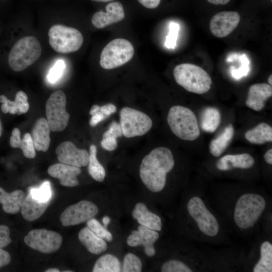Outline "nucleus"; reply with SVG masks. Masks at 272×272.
<instances>
[{"mask_svg": "<svg viewBox=\"0 0 272 272\" xmlns=\"http://www.w3.org/2000/svg\"><path fill=\"white\" fill-rule=\"evenodd\" d=\"M240 21V16L236 12H221L215 14L211 19L210 30L215 37L224 38L236 28Z\"/></svg>", "mask_w": 272, "mask_h": 272, "instance_id": "13", "label": "nucleus"}, {"mask_svg": "<svg viewBox=\"0 0 272 272\" xmlns=\"http://www.w3.org/2000/svg\"><path fill=\"white\" fill-rule=\"evenodd\" d=\"M64 271V272H69H69H72L73 271H72V270H64V271Z\"/></svg>", "mask_w": 272, "mask_h": 272, "instance_id": "56", "label": "nucleus"}, {"mask_svg": "<svg viewBox=\"0 0 272 272\" xmlns=\"http://www.w3.org/2000/svg\"><path fill=\"white\" fill-rule=\"evenodd\" d=\"M50 128L44 117L38 118L34 124L31 131V137L35 150L46 152L50 145Z\"/></svg>", "mask_w": 272, "mask_h": 272, "instance_id": "18", "label": "nucleus"}, {"mask_svg": "<svg viewBox=\"0 0 272 272\" xmlns=\"http://www.w3.org/2000/svg\"><path fill=\"white\" fill-rule=\"evenodd\" d=\"M221 115L219 110L213 107L206 108L200 115V126L203 130L213 132L219 126Z\"/></svg>", "mask_w": 272, "mask_h": 272, "instance_id": "28", "label": "nucleus"}, {"mask_svg": "<svg viewBox=\"0 0 272 272\" xmlns=\"http://www.w3.org/2000/svg\"><path fill=\"white\" fill-rule=\"evenodd\" d=\"M173 75L176 83L187 91L203 94L211 89L212 79L201 67L191 63H181L176 66Z\"/></svg>", "mask_w": 272, "mask_h": 272, "instance_id": "2", "label": "nucleus"}, {"mask_svg": "<svg viewBox=\"0 0 272 272\" xmlns=\"http://www.w3.org/2000/svg\"><path fill=\"white\" fill-rule=\"evenodd\" d=\"M106 118L107 117L105 115L98 111L92 115L89 124L91 126L94 127Z\"/></svg>", "mask_w": 272, "mask_h": 272, "instance_id": "46", "label": "nucleus"}, {"mask_svg": "<svg viewBox=\"0 0 272 272\" xmlns=\"http://www.w3.org/2000/svg\"><path fill=\"white\" fill-rule=\"evenodd\" d=\"M240 60L241 66L238 69L232 68L231 74L235 79H240L243 77L246 76L249 71V61L245 54L241 55Z\"/></svg>", "mask_w": 272, "mask_h": 272, "instance_id": "38", "label": "nucleus"}, {"mask_svg": "<svg viewBox=\"0 0 272 272\" xmlns=\"http://www.w3.org/2000/svg\"><path fill=\"white\" fill-rule=\"evenodd\" d=\"M93 272L121 271V264L118 259L114 255L105 254L100 256L95 262Z\"/></svg>", "mask_w": 272, "mask_h": 272, "instance_id": "29", "label": "nucleus"}, {"mask_svg": "<svg viewBox=\"0 0 272 272\" xmlns=\"http://www.w3.org/2000/svg\"><path fill=\"white\" fill-rule=\"evenodd\" d=\"M81 172L79 167L60 162L50 166L47 170L50 176L59 179L60 184L66 187H75L79 184L77 176Z\"/></svg>", "mask_w": 272, "mask_h": 272, "instance_id": "16", "label": "nucleus"}, {"mask_svg": "<svg viewBox=\"0 0 272 272\" xmlns=\"http://www.w3.org/2000/svg\"><path fill=\"white\" fill-rule=\"evenodd\" d=\"M103 134L111 135L116 139L118 137H121L123 136V133L120 123L115 121H112L108 129Z\"/></svg>", "mask_w": 272, "mask_h": 272, "instance_id": "43", "label": "nucleus"}, {"mask_svg": "<svg viewBox=\"0 0 272 272\" xmlns=\"http://www.w3.org/2000/svg\"><path fill=\"white\" fill-rule=\"evenodd\" d=\"M88 172L90 176L96 181L102 182L105 179L106 172L104 167L97 158V148L95 145L90 147Z\"/></svg>", "mask_w": 272, "mask_h": 272, "instance_id": "30", "label": "nucleus"}, {"mask_svg": "<svg viewBox=\"0 0 272 272\" xmlns=\"http://www.w3.org/2000/svg\"><path fill=\"white\" fill-rule=\"evenodd\" d=\"M245 139L254 144L261 145L272 141V128L267 123L261 122L255 127L247 130Z\"/></svg>", "mask_w": 272, "mask_h": 272, "instance_id": "27", "label": "nucleus"}, {"mask_svg": "<svg viewBox=\"0 0 272 272\" xmlns=\"http://www.w3.org/2000/svg\"><path fill=\"white\" fill-rule=\"evenodd\" d=\"M162 272H191L185 264L177 260H170L165 262L161 268Z\"/></svg>", "mask_w": 272, "mask_h": 272, "instance_id": "36", "label": "nucleus"}, {"mask_svg": "<svg viewBox=\"0 0 272 272\" xmlns=\"http://www.w3.org/2000/svg\"><path fill=\"white\" fill-rule=\"evenodd\" d=\"M265 161L269 164H272V149H269L264 155Z\"/></svg>", "mask_w": 272, "mask_h": 272, "instance_id": "49", "label": "nucleus"}, {"mask_svg": "<svg viewBox=\"0 0 272 272\" xmlns=\"http://www.w3.org/2000/svg\"><path fill=\"white\" fill-rule=\"evenodd\" d=\"M100 143L102 147L108 151H114L117 147L116 138L111 135L103 134Z\"/></svg>", "mask_w": 272, "mask_h": 272, "instance_id": "41", "label": "nucleus"}, {"mask_svg": "<svg viewBox=\"0 0 272 272\" xmlns=\"http://www.w3.org/2000/svg\"><path fill=\"white\" fill-rule=\"evenodd\" d=\"M28 97L23 91L17 92L15 100L9 99L4 95H0L1 111L4 113H10L12 114L21 115L26 113L29 109V104L27 101Z\"/></svg>", "mask_w": 272, "mask_h": 272, "instance_id": "21", "label": "nucleus"}, {"mask_svg": "<svg viewBox=\"0 0 272 272\" xmlns=\"http://www.w3.org/2000/svg\"><path fill=\"white\" fill-rule=\"evenodd\" d=\"M179 25L174 22H170L169 24V32L166 36L165 45L169 49H174L176 45Z\"/></svg>", "mask_w": 272, "mask_h": 272, "instance_id": "37", "label": "nucleus"}, {"mask_svg": "<svg viewBox=\"0 0 272 272\" xmlns=\"http://www.w3.org/2000/svg\"><path fill=\"white\" fill-rule=\"evenodd\" d=\"M98 207L92 202L83 200L66 208L60 216L63 226H74L87 222L98 214Z\"/></svg>", "mask_w": 272, "mask_h": 272, "instance_id": "12", "label": "nucleus"}, {"mask_svg": "<svg viewBox=\"0 0 272 272\" xmlns=\"http://www.w3.org/2000/svg\"><path fill=\"white\" fill-rule=\"evenodd\" d=\"M234 134L233 126L229 124L218 137L211 141L209 145L210 153L215 157L221 155L230 144Z\"/></svg>", "mask_w": 272, "mask_h": 272, "instance_id": "26", "label": "nucleus"}, {"mask_svg": "<svg viewBox=\"0 0 272 272\" xmlns=\"http://www.w3.org/2000/svg\"><path fill=\"white\" fill-rule=\"evenodd\" d=\"M66 102V96L61 90L54 91L46 101V120L52 131H61L68 124L70 116L65 109Z\"/></svg>", "mask_w": 272, "mask_h": 272, "instance_id": "9", "label": "nucleus"}, {"mask_svg": "<svg viewBox=\"0 0 272 272\" xmlns=\"http://www.w3.org/2000/svg\"><path fill=\"white\" fill-rule=\"evenodd\" d=\"M48 35L50 46L60 53L78 51L84 41L83 35L78 30L62 25L52 26L49 29Z\"/></svg>", "mask_w": 272, "mask_h": 272, "instance_id": "6", "label": "nucleus"}, {"mask_svg": "<svg viewBox=\"0 0 272 272\" xmlns=\"http://www.w3.org/2000/svg\"><path fill=\"white\" fill-rule=\"evenodd\" d=\"M268 83L269 85L271 86L272 85V75H270L267 79Z\"/></svg>", "mask_w": 272, "mask_h": 272, "instance_id": "53", "label": "nucleus"}, {"mask_svg": "<svg viewBox=\"0 0 272 272\" xmlns=\"http://www.w3.org/2000/svg\"><path fill=\"white\" fill-rule=\"evenodd\" d=\"M64 68V62L61 59L57 60L48 74V81L52 83L57 81L61 76Z\"/></svg>", "mask_w": 272, "mask_h": 272, "instance_id": "39", "label": "nucleus"}, {"mask_svg": "<svg viewBox=\"0 0 272 272\" xmlns=\"http://www.w3.org/2000/svg\"><path fill=\"white\" fill-rule=\"evenodd\" d=\"M45 272H59V270L56 268H50L45 270Z\"/></svg>", "mask_w": 272, "mask_h": 272, "instance_id": "52", "label": "nucleus"}, {"mask_svg": "<svg viewBox=\"0 0 272 272\" xmlns=\"http://www.w3.org/2000/svg\"><path fill=\"white\" fill-rule=\"evenodd\" d=\"M87 227L90 228L98 236L106 241L111 242L113 240V236L104 226L94 218L91 219L86 222Z\"/></svg>", "mask_w": 272, "mask_h": 272, "instance_id": "34", "label": "nucleus"}, {"mask_svg": "<svg viewBox=\"0 0 272 272\" xmlns=\"http://www.w3.org/2000/svg\"><path fill=\"white\" fill-rule=\"evenodd\" d=\"M210 3L215 5H225L228 4L230 0H207Z\"/></svg>", "mask_w": 272, "mask_h": 272, "instance_id": "50", "label": "nucleus"}, {"mask_svg": "<svg viewBox=\"0 0 272 272\" xmlns=\"http://www.w3.org/2000/svg\"><path fill=\"white\" fill-rule=\"evenodd\" d=\"M2 130H3L2 125V122L0 119V137H1L2 134Z\"/></svg>", "mask_w": 272, "mask_h": 272, "instance_id": "55", "label": "nucleus"}, {"mask_svg": "<svg viewBox=\"0 0 272 272\" xmlns=\"http://www.w3.org/2000/svg\"><path fill=\"white\" fill-rule=\"evenodd\" d=\"M174 166L171 151L165 147H158L151 151L142 160L140 176L144 185L150 191L158 192L164 188L167 174Z\"/></svg>", "mask_w": 272, "mask_h": 272, "instance_id": "1", "label": "nucleus"}, {"mask_svg": "<svg viewBox=\"0 0 272 272\" xmlns=\"http://www.w3.org/2000/svg\"><path fill=\"white\" fill-rule=\"evenodd\" d=\"M11 241L10 228L6 225H0V248L8 246Z\"/></svg>", "mask_w": 272, "mask_h": 272, "instance_id": "42", "label": "nucleus"}, {"mask_svg": "<svg viewBox=\"0 0 272 272\" xmlns=\"http://www.w3.org/2000/svg\"><path fill=\"white\" fill-rule=\"evenodd\" d=\"M145 7L148 9H155L158 7L161 0H138Z\"/></svg>", "mask_w": 272, "mask_h": 272, "instance_id": "47", "label": "nucleus"}, {"mask_svg": "<svg viewBox=\"0 0 272 272\" xmlns=\"http://www.w3.org/2000/svg\"><path fill=\"white\" fill-rule=\"evenodd\" d=\"M21 139L20 130L18 128H14L10 140V146L14 148H20Z\"/></svg>", "mask_w": 272, "mask_h": 272, "instance_id": "44", "label": "nucleus"}, {"mask_svg": "<svg viewBox=\"0 0 272 272\" xmlns=\"http://www.w3.org/2000/svg\"><path fill=\"white\" fill-rule=\"evenodd\" d=\"M266 206L264 199L255 193H246L238 199L234 218L237 226L246 229L252 227L258 221Z\"/></svg>", "mask_w": 272, "mask_h": 272, "instance_id": "5", "label": "nucleus"}, {"mask_svg": "<svg viewBox=\"0 0 272 272\" xmlns=\"http://www.w3.org/2000/svg\"><path fill=\"white\" fill-rule=\"evenodd\" d=\"M187 209L203 234L210 237L218 234L219 229L218 222L200 198L197 196L191 198L187 203Z\"/></svg>", "mask_w": 272, "mask_h": 272, "instance_id": "11", "label": "nucleus"}, {"mask_svg": "<svg viewBox=\"0 0 272 272\" xmlns=\"http://www.w3.org/2000/svg\"><path fill=\"white\" fill-rule=\"evenodd\" d=\"M254 272L272 271V245L264 241L260 247V258L253 268Z\"/></svg>", "mask_w": 272, "mask_h": 272, "instance_id": "31", "label": "nucleus"}, {"mask_svg": "<svg viewBox=\"0 0 272 272\" xmlns=\"http://www.w3.org/2000/svg\"><path fill=\"white\" fill-rule=\"evenodd\" d=\"M24 241L31 248L44 254H50L57 251L61 246V235L54 231L36 229L30 231Z\"/></svg>", "mask_w": 272, "mask_h": 272, "instance_id": "10", "label": "nucleus"}, {"mask_svg": "<svg viewBox=\"0 0 272 272\" xmlns=\"http://www.w3.org/2000/svg\"><path fill=\"white\" fill-rule=\"evenodd\" d=\"M125 17L123 6L119 2H112L106 6V12L99 11L94 14L91 22L94 27L102 29L122 21Z\"/></svg>", "mask_w": 272, "mask_h": 272, "instance_id": "15", "label": "nucleus"}, {"mask_svg": "<svg viewBox=\"0 0 272 272\" xmlns=\"http://www.w3.org/2000/svg\"><path fill=\"white\" fill-rule=\"evenodd\" d=\"M102 221V223L103 224L104 227L107 228V226H108V225L111 222V219L108 216H105L103 217Z\"/></svg>", "mask_w": 272, "mask_h": 272, "instance_id": "51", "label": "nucleus"}, {"mask_svg": "<svg viewBox=\"0 0 272 272\" xmlns=\"http://www.w3.org/2000/svg\"><path fill=\"white\" fill-rule=\"evenodd\" d=\"M25 196V192L22 190L9 193L0 187V203L2 205L3 210L8 214L18 213Z\"/></svg>", "mask_w": 272, "mask_h": 272, "instance_id": "25", "label": "nucleus"}, {"mask_svg": "<svg viewBox=\"0 0 272 272\" xmlns=\"http://www.w3.org/2000/svg\"><path fill=\"white\" fill-rule=\"evenodd\" d=\"M120 124L123 135L130 138L141 136L151 128V118L145 113L129 107H123L120 111Z\"/></svg>", "mask_w": 272, "mask_h": 272, "instance_id": "8", "label": "nucleus"}, {"mask_svg": "<svg viewBox=\"0 0 272 272\" xmlns=\"http://www.w3.org/2000/svg\"><path fill=\"white\" fill-rule=\"evenodd\" d=\"M78 238L88 251L92 254H100L107 249L105 240L98 236L87 226L80 231Z\"/></svg>", "mask_w": 272, "mask_h": 272, "instance_id": "23", "label": "nucleus"}, {"mask_svg": "<svg viewBox=\"0 0 272 272\" xmlns=\"http://www.w3.org/2000/svg\"><path fill=\"white\" fill-rule=\"evenodd\" d=\"M92 1L94 2H111L114 0H91Z\"/></svg>", "mask_w": 272, "mask_h": 272, "instance_id": "54", "label": "nucleus"}, {"mask_svg": "<svg viewBox=\"0 0 272 272\" xmlns=\"http://www.w3.org/2000/svg\"><path fill=\"white\" fill-rule=\"evenodd\" d=\"M271 95L272 87L269 84L258 83L252 85L249 88L246 105L255 111H260Z\"/></svg>", "mask_w": 272, "mask_h": 272, "instance_id": "17", "label": "nucleus"}, {"mask_svg": "<svg viewBox=\"0 0 272 272\" xmlns=\"http://www.w3.org/2000/svg\"><path fill=\"white\" fill-rule=\"evenodd\" d=\"M41 53L38 40L34 36H27L14 45L8 56V63L12 70L21 72L34 63Z\"/></svg>", "mask_w": 272, "mask_h": 272, "instance_id": "4", "label": "nucleus"}, {"mask_svg": "<svg viewBox=\"0 0 272 272\" xmlns=\"http://www.w3.org/2000/svg\"><path fill=\"white\" fill-rule=\"evenodd\" d=\"M159 237L157 231L141 225L138 227L137 230L132 231L127 238L126 243L131 247L142 245L145 248L154 245Z\"/></svg>", "mask_w": 272, "mask_h": 272, "instance_id": "24", "label": "nucleus"}, {"mask_svg": "<svg viewBox=\"0 0 272 272\" xmlns=\"http://www.w3.org/2000/svg\"><path fill=\"white\" fill-rule=\"evenodd\" d=\"M132 216L140 225L157 231H160L162 229L160 217L149 211L143 202H138L135 205L132 212Z\"/></svg>", "mask_w": 272, "mask_h": 272, "instance_id": "19", "label": "nucleus"}, {"mask_svg": "<svg viewBox=\"0 0 272 272\" xmlns=\"http://www.w3.org/2000/svg\"><path fill=\"white\" fill-rule=\"evenodd\" d=\"M29 193L34 198L39 201H51L52 191L50 183L48 181H45L39 187L31 188L29 190Z\"/></svg>", "mask_w": 272, "mask_h": 272, "instance_id": "32", "label": "nucleus"}, {"mask_svg": "<svg viewBox=\"0 0 272 272\" xmlns=\"http://www.w3.org/2000/svg\"><path fill=\"white\" fill-rule=\"evenodd\" d=\"M142 263L139 257L132 253H127L124 257L121 271L140 272Z\"/></svg>", "mask_w": 272, "mask_h": 272, "instance_id": "33", "label": "nucleus"}, {"mask_svg": "<svg viewBox=\"0 0 272 272\" xmlns=\"http://www.w3.org/2000/svg\"><path fill=\"white\" fill-rule=\"evenodd\" d=\"M55 153L60 163L79 168L88 165L89 153L86 150L80 149L70 141H65L59 145Z\"/></svg>", "mask_w": 272, "mask_h": 272, "instance_id": "14", "label": "nucleus"}, {"mask_svg": "<svg viewBox=\"0 0 272 272\" xmlns=\"http://www.w3.org/2000/svg\"><path fill=\"white\" fill-rule=\"evenodd\" d=\"M11 261L10 254L8 251L0 248V268L8 265Z\"/></svg>", "mask_w": 272, "mask_h": 272, "instance_id": "45", "label": "nucleus"}, {"mask_svg": "<svg viewBox=\"0 0 272 272\" xmlns=\"http://www.w3.org/2000/svg\"><path fill=\"white\" fill-rule=\"evenodd\" d=\"M134 50L130 41L123 38L115 39L109 42L102 50L100 64L106 70L120 66L133 57Z\"/></svg>", "mask_w": 272, "mask_h": 272, "instance_id": "7", "label": "nucleus"}, {"mask_svg": "<svg viewBox=\"0 0 272 272\" xmlns=\"http://www.w3.org/2000/svg\"><path fill=\"white\" fill-rule=\"evenodd\" d=\"M116 111V107L112 103H108L103 106H99L97 104L93 105L89 111V114L92 115L99 111L105 115L106 117L110 116Z\"/></svg>", "mask_w": 272, "mask_h": 272, "instance_id": "40", "label": "nucleus"}, {"mask_svg": "<svg viewBox=\"0 0 272 272\" xmlns=\"http://www.w3.org/2000/svg\"><path fill=\"white\" fill-rule=\"evenodd\" d=\"M50 201H39L34 198L29 192L26 195L20 209L23 218L29 222L36 220L45 212Z\"/></svg>", "mask_w": 272, "mask_h": 272, "instance_id": "22", "label": "nucleus"}, {"mask_svg": "<svg viewBox=\"0 0 272 272\" xmlns=\"http://www.w3.org/2000/svg\"><path fill=\"white\" fill-rule=\"evenodd\" d=\"M167 122L172 132L181 140L194 141L200 135L196 117L186 107H172L167 115Z\"/></svg>", "mask_w": 272, "mask_h": 272, "instance_id": "3", "label": "nucleus"}, {"mask_svg": "<svg viewBox=\"0 0 272 272\" xmlns=\"http://www.w3.org/2000/svg\"><path fill=\"white\" fill-rule=\"evenodd\" d=\"M144 250L146 254L150 257L153 256L156 253V250L154 245L145 247Z\"/></svg>", "mask_w": 272, "mask_h": 272, "instance_id": "48", "label": "nucleus"}, {"mask_svg": "<svg viewBox=\"0 0 272 272\" xmlns=\"http://www.w3.org/2000/svg\"><path fill=\"white\" fill-rule=\"evenodd\" d=\"M254 158L247 153L236 155H226L217 163V168L222 171H228L234 168L248 169L254 164Z\"/></svg>", "mask_w": 272, "mask_h": 272, "instance_id": "20", "label": "nucleus"}, {"mask_svg": "<svg viewBox=\"0 0 272 272\" xmlns=\"http://www.w3.org/2000/svg\"><path fill=\"white\" fill-rule=\"evenodd\" d=\"M24 156L29 159H33L36 156L35 149L31 134L26 133L24 134L20 146Z\"/></svg>", "mask_w": 272, "mask_h": 272, "instance_id": "35", "label": "nucleus"}]
</instances>
